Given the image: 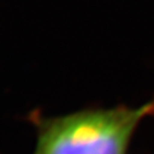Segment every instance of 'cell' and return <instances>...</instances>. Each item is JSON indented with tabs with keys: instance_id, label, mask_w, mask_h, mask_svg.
Segmentation results:
<instances>
[{
	"instance_id": "cell-1",
	"label": "cell",
	"mask_w": 154,
	"mask_h": 154,
	"mask_svg": "<svg viewBox=\"0 0 154 154\" xmlns=\"http://www.w3.org/2000/svg\"><path fill=\"white\" fill-rule=\"evenodd\" d=\"M152 114L154 100L46 120L39 127L37 154H126L136 127Z\"/></svg>"
}]
</instances>
